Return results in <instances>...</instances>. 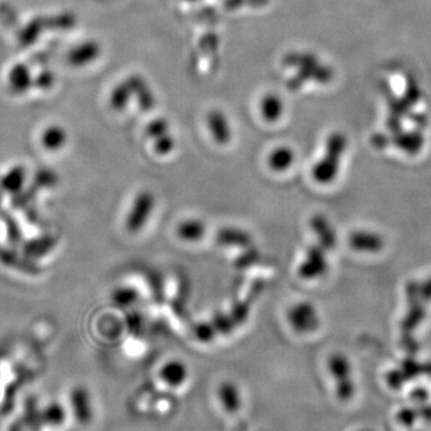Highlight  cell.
<instances>
[{
	"label": "cell",
	"instance_id": "obj_19",
	"mask_svg": "<svg viewBox=\"0 0 431 431\" xmlns=\"http://www.w3.org/2000/svg\"><path fill=\"white\" fill-rule=\"evenodd\" d=\"M113 299L115 304L121 306V307L131 306L138 299L137 290L132 289V288H120V289L114 291Z\"/></svg>",
	"mask_w": 431,
	"mask_h": 431
},
{
	"label": "cell",
	"instance_id": "obj_16",
	"mask_svg": "<svg viewBox=\"0 0 431 431\" xmlns=\"http://www.w3.org/2000/svg\"><path fill=\"white\" fill-rule=\"evenodd\" d=\"M350 245L356 251H369L379 248V238L369 232H354L350 236Z\"/></svg>",
	"mask_w": 431,
	"mask_h": 431
},
{
	"label": "cell",
	"instance_id": "obj_1",
	"mask_svg": "<svg viewBox=\"0 0 431 431\" xmlns=\"http://www.w3.org/2000/svg\"><path fill=\"white\" fill-rule=\"evenodd\" d=\"M345 149V140L341 134H334L327 143L325 156L312 168V176L319 185H330L336 179L341 164V153Z\"/></svg>",
	"mask_w": 431,
	"mask_h": 431
},
{
	"label": "cell",
	"instance_id": "obj_21",
	"mask_svg": "<svg viewBox=\"0 0 431 431\" xmlns=\"http://www.w3.org/2000/svg\"><path fill=\"white\" fill-rule=\"evenodd\" d=\"M212 323L216 327L217 333H222V334H225L227 332L232 331V328L236 325V323L234 321V319L232 318V315H223V314L214 317Z\"/></svg>",
	"mask_w": 431,
	"mask_h": 431
},
{
	"label": "cell",
	"instance_id": "obj_20",
	"mask_svg": "<svg viewBox=\"0 0 431 431\" xmlns=\"http://www.w3.org/2000/svg\"><path fill=\"white\" fill-rule=\"evenodd\" d=\"M195 336L203 343L214 339V336L217 334V330L212 323H198L195 328Z\"/></svg>",
	"mask_w": 431,
	"mask_h": 431
},
{
	"label": "cell",
	"instance_id": "obj_3",
	"mask_svg": "<svg viewBox=\"0 0 431 431\" xmlns=\"http://www.w3.org/2000/svg\"><path fill=\"white\" fill-rule=\"evenodd\" d=\"M156 206V198L151 190H144L136 195L126 218V229L131 234L142 232Z\"/></svg>",
	"mask_w": 431,
	"mask_h": 431
},
{
	"label": "cell",
	"instance_id": "obj_14",
	"mask_svg": "<svg viewBox=\"0 0 431 431\" xmlns=\"http://www.w3.org/2000/svg\"><path fill=\"white\" fill-rule=\"evenodd\" d=\"M295 161V153L289 147H275L269 156V166L273 171L283 173L290 169Z\"/></svg>",
	"mask_w": 431,
	"mask_h": 431
},
{
	"label": "cell",
	"instance_id": "obj_10",
	"mask_svg": "<svg viewBox=\"0 0 431 431\" xmlns=\"http://www.w3.org/2000/svg\"><path fill=\"white\" fill-rule=\"evenodd\" d=\"M8 84L14 94L27 93L32 86H34V78L32 77V72L29 70V67L22 62L11 67V70L8 73Z\"/></svg>",
	"mask_w": 431,
	"mask_h": 431
},
{
	"label": "cell",
	"instance_id": "obj_22",
	"mask_svg": "<svg viewBox=\"0 0 431 431\" xmlns=\"http://www.w3.org/2000/svg\"><path fill=\"white\" fill-rule=\"evenodd\" d=\"M54 83V76H53L52 72H43L41 73V77H38V82H34V84H38L40 88H51Z\"/></svg>",
	"mask_w": 431,
	"mask_h": 431
},
{
	"label": "cell",
	"instance_id": "obj_17",
	"mask_svg": "<svg viewBox=\"0 0 431 431\" xmlns=\"http://www.w3.org/2000/svg\"><path fill=\"white\" fill-rule=\"evenodd\" d=\"M25 180V171L23 167H16L6 174L1 180V187L9 192L21 190Z\"/></svg>",
	"mask_w": 431,
	"mask_h": 431
},
{
	"label": "cell",
	"instance_id": "obj_18",
	"mask_svg": "<svg viewBox=\"0 0 431 431\" xmlns=\"http://www.w3.org/2000/svg\"><path fill=\"white\" fill-rule=\"evenodd\" d=\"M210 128H211V132L214 136V139L218 143H227L230 139V132H229V128L227 125L223 118L221 116H212L210 120Z\"/></svg>",
	"mask_w": 431,
	"mask_h": 431
},
{
	"label": "cell",
	"instance_id": "obj_11",
	"mask_svg": "<svg viewBox=\"0 0 431 431\" xmlns=\"http://www.w3.org/2000/svg\"><path fill=\"white\" fill-rule=\"evenodd\" d=\"M206 234V224L199 218H187L176 227V235L181 241L198 242Z\"/></svg>",
	"mask_w": 431,
	"mask_h": 431
},
{
	"label": "cell",
	"instance_id": "obj_13",
	"mask_svg": "<svg viewBox=\"0 0 431 431\" xmlns=\"http://www.w3.org/2000/svg\"><path fill=\"white\" fill-rule=\"evenodd\" d=\"M67 142L66 131L58 125H52L43 130L41 144L48 151L60 150Z\"/></svg>",
	"mask_w": 431,
	"mask_h": 431
},
{
	"label": "cell",
	"instance_id": "obj_2",
	"mask_svg": "<svg viewBox=\"0 0 431 431\" xmlns=\"http://www.w3.org/2000/svg\"><path fill=\"white\" fill-rule=\"evenodd\" d=\"M328 370L334 380L338 399H341V402L350 400L355 394V384L351 375L349 360L341 354H333L328 358Z\"/></svg>",
	"mask_w": 431,
	"mask_h": 431
},
{
	"label": "cell",
	"instance_id": "obj_6",
	"mask_svg": "<svg viewBox=\"0 0 431 431\" xmlns=\"http://www.w3.org/2000/svg\"><path fill=\"white\" fill-rule=\"evenodd\" d=\"M217 398L224 411L235 415L242 408L243 399L238 386L232 381H223L217 387Z\"/></svg>",
	"mask_w": 431,
	"mask_h": 431
},
{
	"label": "cell",
	"instance_id": "obj_12",
	"mask_svg": "<svg viewBox=\"0 0 431 431\" xmlns=\"http://www.w3.org/2000/svg\"><path fill=\"white\" fill-rule=\"evenodd\" d=\"M99 53H100V47L97 46V43L88 41L73 47L71 52L69 53L67 60L72 66H83L86 64L94 62L99 56Z\"/></svg>",
	"mask_w": 431,
	"mask_h": 431
},
{
	"label": "cell",
	"instance_id": "obj_5",
	"mask_svg": "<svg viewBox=\"0 0 431 431\" xmlns=\"http://www.w3.org/2000/svg\"><path fill=\"white\" fill-rule=\"evenodd\" d=\"M328 264H327L326 249L323 247H309L304 260L301 261L299 266V275L304 280H319L327 272Z\"/></svg>",
	"mask_w": 431,
	"mask_h": 431
},
{
	"label": "cell",
	"instance_id": "obj_4",
	"mask_svg": "<svg viewBox=\"0 0 431 431\" xmlns=\"http://www.w3.org/2000/svg\"><path fill=\"white\" fill-rule=\"evenodd\" d=\"M286 318L290 327L299 334H308L320 326L318 309L309 301H301L291 306Z\"/></svg>",
	"mask_w": 431,
	"mask_h": 431
},
{
	"label": "cell",
	"instance_id": "obj_15",
	"mask_svg": "<svg viewBox=\"0 0 431 431\" xmlns=\"http://www.w3.org/2000/svg\"><path fill=\"white\" fill-rule=\"evenodd\" d=\"M73 405L77 408L78 417L81 418L83 423L90 421L93 417V408H91V400L89 394L86 389H77L73 391Z\"/></svg>",
	"mask_w": 431,
	"mask_h": 431
},
{
	"label": "cell",
	"instance_id": "obj_7",
	"mask_svg": "<svg viewBox=\"0 0 431 431\" xmlns=\"http://www.w3.org/2000/svg\"><path fill=\"white\" fill-rule=\"evenodd\" d=\"M187 365L179 360H171L162 365L160 369V378L162 381L173 389H179L185 384L188 379Z\"/></svg>",
	"mask_w": 431,
	"mask_h": 431
},
{
	"label": "cell",
	"instance_id": "obj_8",
	"mask_svg": "<svg viewBox=\"0 0 431 431\" xmlns=\"http://www.w3.org/2000/svg\"><path fill=\"white\" fill-rule=\"evenodd\" d=\"M216 241L221 246L249 248L253 245V237L241 227H224L216 234Z\"/></svg>",
	"mask_w": 431,
	"mask_h": 431
},
{
	"label": "cell",
	"instance_id": "obj_9",
	"mask_svg": "<svg viewBox=\"0 0 431 431\" xmlns=\"http://www.w3.org/2000/svg\"><path fill=\"white\" fill-rule=\"evenodd\" d=\"M310 227L318 238L320 246L323 247L326 251L334 247L336 242V232L333 230L331 223L328 222L323 214H313L310 218Z\"/></svg>",
	"mask_w": 431,
	"mask_h": 431
}]
</instances>
